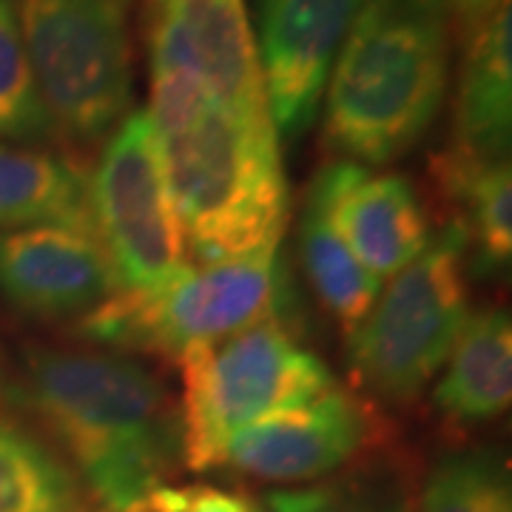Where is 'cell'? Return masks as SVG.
I'll use <instances>...</instances> for the list:
<instances>
[{"label":"cell","mask_w":512,"mask_h":512,"mask_svg":"<svg viewBox=\"0 0 512 512\" xmlns=\"http://www.w3.org/2000/svg\"><path fill=\"white\" fill-rule=\"evenodd\" d=\"M0 396L72 467L97 512L126 507L183 464L177 399L137 356L29 345Z\"/></svg>","instance_id":"cell-1"},{"label":"cell","mask_w":512,"mask_h":512,"mask_svg":"<svg viewBox=\"0 0 512 512\" xmlns=\"http://www.w3.org/2000/svg\"><path fill=\"white\" fill-rule=\"evenodd\" d=\"M453 49L439 0H365L322 97L330 157L367 168L407 157L444 109Z\"/></svg>","instance_id":"cell-2"},{"label":"cell","mask_w":512,"mask_h":512,"mask_svg":"<svg viewBox=\"0 0 512 512\" xmlns=\"http://www.w3.org/2000/svg\"><path fill=\"white\" fill-rule=\"evenodd\" d=\"M160 140L185 254L197 265L254 254L285 237L291 188L271 117L211 100Z\"/></svg>","instance_id":"cell-3"},{"label":"cell","mask_w":512,"mask_h":512,"mask_svg":"<svg viewBox=\"0 0 512 512\" xmlns=\"http://www.w3.org/2000/svg\"><path fill=\"white\" fill-rule=\"evenodd\" d=\"M37 94L83 160L134 111L137 0H15Z\"/></svg>","instance_id":"cell-4"},{"label":"cell","mask_w":512,"mask_h":512,"mask_svg":"<svg viewBox=\"0 0 512 512\" xmlns=\"http://www.w3.org/2000/svg\"><path fill=\"white\" fill-rule=\"evenodd\" d=\"M177 365L183 467L200 473L222 467L228 444L248 424L339 384L299 342L291 313H274L228 339L185 350Z\"/></svg>","instance_id":"cell-5"},{"label":"cell","mask_w":512,"mask_h":512,"mask_svg":"<svg viewBox=\"0 0 512 512\" xmlns=\"http://www.w3.org/2000/svg\"><path fill=\"white\" fill-rule=\"evenodd\" d=\"M291 299L279 239L237 259L188 265L154 291H120L72 328V336L94 348L177 362L185 350L228 339L274 313H291Z\"/></svg>","instance_id":"cell-6"},{"label":"cell","mask_w":512,"mask_h":512,"mask_svg":"<svg viewBox=\"0 0 512 512\" xmlns=\"http://www.w3.org/2000/svg\"><path fill=\"white\" fill-rule=\"evenodd\" d=\"M464 239L453 225L390 279L348 339L356 393L379 407H410L436 382L470 319Z\"/></svg>","instance_id":"cell-7"},{"label":"cell","mask_w":512,"mask_h":512,"mask_svg":"<svg viewBox=\"0 0 512 512\" xmlns=\"http://www.w3.org/2000/svg\"><path fill=\"white\" fill-rule=\"evenodd\" d=\"M94 234L123 291H154L188 268L183 231L165 177L163 140L134 109L97 148L89 171Z\"/></svg>","instance_id":"cell-8"},{"label":"cell","mask_w":512,"mask_h":512,"mask_svg":"<svg viewBox=\"0 0 512 512\" xmlns=\"http://www.w3.org/2000/svg\"><path fill=\"white\" fill-rule=\"evenodd\" d=\"M393 444L379 404L333 384L311 402L282 407L239 430L222 467L271 484H313Z\"/></svg>","instance_id":"cell-9"},{"label":"cell","mask_w":512,"mask_h":512,"mask_svg":"<svg viewBox=\"0 0 512 512\" xmlns=\"http://www.w3.org/2000/svg\"><path fill=\"white\" fill-rule=\"evenodd\" d=\"M148 69H183L225 109L271 117L245 0H137Z\"/></svg>","instance_id":"cell-10"},{"label":"cell","mask_w":512,"mask_h":512,"mask_svg":"<svg viewBox=\"0 0 512 512\" xmlns=\"http://www.w3.org/2000/svg\"><path fill=\"white\" fill-rule=\"evenodd\" d=\"M365 0H256V60L279 143L319 117L330 66Z\"/></svg>","instance_id":"cell-11"},{"label":"cell","mask_w":512,"mask_h":512,"mask_svg":"<svg viewBox=\"0 0 512 512\" xmlns=\"http://www.w3.org/2000/svg\"><path fill=\"white\" fill-rule=\"evenodd\" d=\"M120 291L92 231L66 225L0 231V299L20 316L72 330Z\"/></svg>","instance_id":"cell-12"},{"label":"cell","mask_w":512,"mask_h":512,"mask_svg":"<svg viewBox=\"0 0 512 512\" xmlns=\"http://www.w3.org/2000/svg\"><path fill=\"white\" fill-rule=\"evenodd\" d=\"M308 197L379 282L404 271L433 242L427 205L399 171L330 160L316 171Z\"/></svg>","instance_id":"cell-13"},{"label":"cell","mask_w":512,"mask_h":512,"mask_svg":"<svg viewBox=\"0 0 512 512\" xmlns=\"http://www.w3.org/2000/svg\"><path fill=\"white\" fill-rule=\"evenodd\" d=\"M512 399V325L504 308L473 311L433 384V413L450 433L498 421Z\"/></svg>","instance_id":"cell-14"},{"label":"cell","mask_w":512,"mask_h":512,"mask_svg":"<svg viewBox=\"0 0 512 512\" xmlns=\"http://www.w3.org/2000/svg\"><path fill=\"white\" fill-rule=\"evenodd\" d=\"M512 18L504 3L476 35L461 43L450 148L473 160H510Z\"/></svg>","instance_id":"cell-15"},{"label":"cell","mask_w":512,"mask_h":512,"mask_svg":"<svg viewBox=\"0 0 512 512\" xmlns=\"http://www.w3.org/2000/svg\"><path fill=\"white\" fill-rule=\"evenodd\" d=\"M433 183L464 239L467 274L501 276L512 259L510 160H473L447 146L430 163Z\"/></svg>","instance_id":"cell-16"},{"label":"cell","mask_w":512,"mask_h":512,"mask_svg":"<svg viewBox=\"0 0 512 512\" xmlns=\"http://www.w3.org/2000/svg\"><path fill=\"white\" fill-rule=\"evenodd\" d=\"M37 225H66L94 234L89 168L60 148L0 140V231Z\"/></svg>","instance_id":"cell-17"},{"label":"cell","mask_w":512,"mask_h":512,"mask_svg":"<svg viewBox=\"0 0 512 512\" xmlns=\"http://www.w3.org/2000/svg\"><path fill=\"white\" fill-rule=\"evenodd\" d=\"M413 461L393 444L333 476L276 490L265 501L271 512H416Z\"/></svg>","instance_id":"cell-18"},{"label":"cell","mask_w":512,"mask_h":512,"mask_svg":"<svg viewBox=\"0 0 512 512\" xmlns=\"http://www.w3.org/2000/svg\"><path fill=\"white\" fill-rule=\"evenodd\" d=\"M0 512H92L72 467L9 413H0Z\"/></svg>","instance_id":"cell-19"},{"label":"cell","mask_w":512,"mask_h":512,"mask_svg":"<svg viewBox=\"0 0 512 512\" xmlns=\"http://www.w3.org/2000/svg\"><path fill=\"white\" fill-rule=\"evenodd\" d=\"M296 245L299 268L308 279L313 296L333 316V322L345 330V336H350L362 325L376 296L382 293V282L333 234V228L311 197H305L299 214Z\"/></svg>","instance_id":"cell-20"},{"label":"cell","mask_w":512,"mask_h":512,"mask_svg":"<svg viewBox=\"0 0 512 512\" xmlns=\"http://www.w3.org/2000/svg\"><path fill=\"white\" fill-rule=\"evenodd\" d=\"M416 512H512L510 464L495 447H453L421 478Z\"/></svg>","instance_id":"cell-21"},{"label":"cell","mask_w":512,"mask_h":512,"mask_svg":"<svg viewBox=\"0 0 512 512\" xmlns=\"http://www.w3.org/2000/svg\"><path fill=\"white\" fill-rule=\"evenodd\" d=\"M0 140L63 151L55 123L37 94L15 0H0Z\"/></svg>","instance_id":"cell-22"},{"label":"cell","mask_w":512,"mask_h":512,"mask_svg":"<svg viewBox=\"0 0 512 512\" xmlns=\"http://www.w3.org/2000/svg\"><path fill=\"white\" fill-rule=\"evenodd\" d=\"M114 512H254V504L245 495L228 493L211 484H160Z\"/></svg>","instance_id":"cell-23"},{"label":"cell","mask_w":512,"mask_h":512,"mask_svg":"<svg viewBox=\"0 0 512 512\" xmlns=\"http://www.w3.org/2000/svg\"><path fill=\"white\" fill-rule=\"evenodd\" d=\"M504 3H510V0H439V6L450 20L453 40H458V43L476 35Z\"/></svg>","instance_id":"cell-24"},{"label":"cell","mask_w":512,"mask_h":512,"mask_svg":"<svg viewBox=\"0 0 512 512\" xmlns=\"http://www.w3.org/2000/svg\"><path fill=\"white\" fill-rule=\"evenodd\" d=\"M254 512H259V510H256V507H254Z\"/></svg>","instance_id":"cell-25"}]
</instances>
